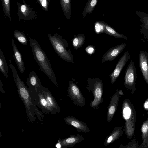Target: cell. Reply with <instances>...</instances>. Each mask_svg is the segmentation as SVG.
<instances>
[{
  "label": "cell",
  "mask_w": 148,
  "mask_h": 148,
  "mask_svg": "<svg viewBox=\"0 0 148 148\" xmlns=\"http://www.w3.org/2000/svg\"><path fill=\"white\" fill-rule=\"evenodd\" d=\"M144 107L147 108H148V101L146 102L145 103Z\"/></svg>",
  "instance_id": "obj_33"
},
{
  "label": "cell",
  "mask_w": 148,
  "mask_h": 148,
  "mask_svg": "<svg viewBox=\"0 0 148 148\" xmlns=\"http://www.w3.org/2000/svg\"><path fill=\"white\" fill-rule=\"evenodd\" d=\"M98 0H89L86 5L82 13L83 18L87 14H90L93 10Z\"/></svg>",
  "instance_id": "obj_23"
},
{
  "label": "cell",
  "mask_w": 148,
  "mask_h": 148,
  "mask_svg": "<svg viewBox=\"0 0 148 148\" xmlns=\"http://www.w3.org/2000/svg\"><path fill=\"white\" fill-rule=\"evenodd\" d=\"M13 35L14 37L22 44L27 45L28 40L23 32L15 30L13 32Z\"/></svg>",
  "instance_id": "obj_22"
},
{
  "label": "cell",
  "mask_w": 148,
  "mask_h": 148,
  "mask_svg": "<svg viewBox=\"0 0 148 148\" xmlns=\"http://www.w3.org/2000/svg\"><path fill=\"white\" fill-rule=\"evenodd\" d=\"M67 92L69 97L75 105L81 107L85 105L84 97L78 86L72 81L69 82Z\"/></svg>",
  "instance_id": "obj_5"
},
{
  "label": "cell",
  "mask_w": 148,
  "mask_h": 148,
  "mask_svg": "<svg viewBox=\"0 0 148 148\" xmlns=\"http://www.w3.org/2000/svg\"><path fill=\"white\" fill-rule=\"evenodd\" d=\"M56 147L58 148H61V145L60 143L58 141V142L57 143L56 145Z\"/></svg>",
  "instance_id": "obj_32"
},
{
  "label": "cell",
  "mask_w": 148,
  "mask_h": 148,
  "mask_svg": "<svg viewBox=\"0 0 148 148\" xmlns=\"http://www.w3.org/2000/svg\"><path fill=\"white\" fill-rule=\"evenodd\" d=\"M86 88L89 92H92L94 97L89 104L90 106L95 109L98 110L100 108L99 106L103 101L102 81L98 78H88Z\"/></svg>",
  "instance_id": "obj_4"
},
{
  "label": "cell",
  "mask_w": 148,
  "mask_h": 148,
  "mask_svg": "<svg viewBox=\"0 0 148 148\" xmlns=\"http://www.w3.org/2000/svg\"><path fill=\"white\" fill-rule=\"evenodd\" d=\"M85 50L88 54H91L94 53V48L92 46H89L85 49Z\"/></svg>",
  "instance_id": "obj_29"
},
{
  "label": "cell",
  "mask_w": 148,
  "mask_h": 148,
  "mask_svg": "<svg viewBox=\"0 0 148 148\" xmlns=\"http://www.w3.org/2000/svg\"><path fill=\"white\" fill-rule=\"evenodd\" d=\"M137 78V71L134 63L131 60L129 63L125 75V85L127 87H132L135 84Z\"/></svg>",
  "instance_id": "obj_7"
},
{
  "label": "cell",
  "mask_w": 148,
  "mask_h": 148,
  "mask_svg": "<svg viewBox=\"0 0 148 148\" xmlns=\"http://www.w3.org/2000/svg\"><path fill=\"white\" fill-rule=\"evenodd\" d=\"M148 130V125L147 124L145 123L142 126V131L143 134H145Z\"/></svg>",
  "instance_id": "obj_31"
},
{
  "label": "cell",
  "mask_w": 148,
  "mask_h": 148,
  "mask_svg": "<svg viewBox=\"0 0 148 148\" xmlns=\"http://www.w3.org/2000/svg\"><path fill=\"white\" fill-rule=\"evenodd\" d=\"M140 32L143 34L144 38L148 41V31L143 29L141 28Z\"/></svg>",
  "instance_id": "obj_30"
},
{
  "label": "cell",
  "mask_w": 148,
  "mask_h": 148,
  "mask_svg": "<svg viewBox=\"0 0 148 148\" xmlns=\"http://www.w3.org/2000/svg\"><path fill=\"white\" fill-rule=\"evenodd\" d=\"M9 66L19 97L25 106L26 115L28 120L32 123L34 122L35 119V116L36 115L42 121L43 115L34 102L28 88L20 79L14 65L10 63Z\"/></svg>",
  "instance_id": "obj_1"
},
{
  "label": "cell",
  "mask_w": 148,
  "mask_h": 148,
  "mask_svg": "<svg viewBox=\"0 0 148 148\" xmlns=\"http://www.w3.org/2000/svg\"><path fill=\"white\" fill-rule=\"evenodd\" d=\"M137 13L141 18V21L143 24L140 25L141 28L148 31V15L144 12H137Z\"/></svg>",
  "instance_id": "obj_24"
},
{
  "label": "cell",
  "mask_w": 148,
  "mask_h": 148,
  "mask_svg": "<svg viewBox=\"0 0 148 148\" xmlns=\"http://www.w3.org/2000/svg\"><path fill=\"white\" fill-rule=\"evenodd\" d=\"M84 139V137L82 135H70L66 138L60 139L59 142L61 145V148H67L73 146L75 144L81 142Z\"/></svg>",
  "instance_id": "obj_13"
},
{
  "label": "cell",
  "mask_w": 148,
  "mask_h": 148,
  "mask_svg": "<svg viewBox=\"0 0 148 148\" xmlns=\"http://www.w3.org/2000/svg\"><path fill=\"white\" fill-rule=\"evenodd\" d=\"M42 92L47 100L50 113L52 114L59 113L60 112V107L56 99L47 87H44Z\"/></svg>",
  "instance_id": "obj_8"
},
{
  "label": "cell",
  "mask_w": 148,
  "mask_h": 148,
  "mask_svg": "<svg viewBox=\"0 0 148 148\" xmlns=\"http://www.w3.org/2000/svg\"><path fill=\"white\" fill-rule=\"evenodd\" d=\"M26 83L30 92H36L42 90L44 86L42 84L40 79L35 72L32 70L26 78Z\"/></svg>",
  "instance_id": "obj_9"
},
{
  "label": "cell",
  "mask_w": 148,
  "mask_h": 148,
  "mask_svg": "<svg viewBox=\"0 0 148 148\" xmlns=\"http://www.w3.org/2000/svg\"><path fill=\"white\" fill-rule=\"evenodd\" d=\"M103 33L113 36L116 38H122L126 40L128 39V38L127 37L122 34L118 33L105 23H103Z\"/></svg>",
  "instance_id": "obj_18"
},
{
  "label": "cell",
  "mask_w": 148,
  "mask_h": 148,
  "mask_svg": "<svg viewBox=\"0 0 148 148\" xmlns=\"http://www.w3.org/2000/svg\"><path fill=\"white\" fill-rule=\"evenodd\" d=\"M131 58L128 51H126L120 59L114 71L110 75V78L112 85L119 76L120 73L125 64Z\"/></svg>",
  "instance_id": "obj_6"
},
{
  "label": "cell",
  "mask_w": 148,
  "mask_h": 148,
  "mask_svg": "<svg viewBox=\"0 0 148 148\" xmlns=\"http://www.w3.org/2000/svg\"><path fill=\"white\" fill-rule=\"evenodd\" d=\"M0 71L7 78L8 68L5 57L1 49H0Z\"/></svg>",
  "instance_id": "obj_21"
},
{
  "label": "cell",
  "mask_w": 148,
  "mask_h": 148,
  "mask_svg": "<svg viewBox=\"0 0 148 148\" xmlns=\"http://www.w3.org/2000/svg\"><path fill=\"white\" fill-rule=\"evenodd\" d=\"M64 120L66 124L74 127L79 132L88 133L90 131L88 126L86 123L72 116L65 117Z\"/></svg>",
  "instance_id": "obj_12"
},
{
  "label": "cell",
  "mask_w": 148,
  "mask_h": 148,
  "mask_svg": "<svg viewBox=\"0 0 148 148\" xmlns=\"http://www.w3.org/2000/svg\"><path fill=\"white\" fill-rule=\"evenodd\" d=\"M2 5L4 8L5 13L6 15L10 18V0H2Z\"/></svg>",
  "instance_id": "obj_25"
},
{
  "label": "cell",
  "mask_w": 148,
  "mask_h": 148,
  "mask_svg": "<svg viewBox=\"0 0 148 148\" xmlns=\"http://www.w3.org/2000/svg\"><path fill=\"white\" fill-rule=\"evenodd\" d=\"M85 38V36L83 34L75 35L72 40V45L74 48L77 50L81 47L84 42Z\"/></svg>",
  "instance_id": "obj_19"
},
{
  "label": "cell",
  "mask_w": 148,
  "mask_h": 148,
  "mask_svg": "<svg viewBox=\"0 0 148 148\" xmlns=\"http://www.w3.org/2000/svg\"><path fill=\"white\" fill-rule=\"evenodd\" d=\"M121 129L116 127L105 140L104 145L106 146L118 138L121 134Z\"/></svg>",
  "instance_id": "obj_17"
},
{
  "label": "cell",
  "mask_w": 148,
  "mask_h": 148,
  "mask_svg": "<svg viewBox=\"0 0 148 148\" xmlns=\"http://www.w3.org/2000/svg\"><path fill=\"white\" fill-rule=\"evenodd\" d=\"M43 89L36 92H30L34 102L45 114H49L47 100L42 92Z\"/></svg>",
  "instance_id": "obj_10"
},
{
  "label": "cell",
  "mask_w": 148,
  "mask_h": 148,
  "mask_svg": "<svg viewBox=\"0 0 148 148\" xmlns=\"http://www.w3.org/2000/svg\"><path fill=\"white\" fill-rule=\"evenodd\" d=\"M119 93L118 91L114 94L111 99L108 108L107 113V121L110 122L112 119L115 112L119 100Z\"/></svg>",
  "instance_id": "obj_14"
},
{
  "label": "cell",
  "mask_w": 148,
  "mask_h": 148,
  "mask_svg": "<svg viewBox=\"0 0 148 148\" xmlns=\"http://www.w3.org/2000/svg\"><path fill=\"white\" fill-rule=\"evenodd\" d=\"M131 114V110L129 108L127 107L124 108L123 110V115L125 119L129 118Z\"/></svg>",
  "instance_id": "obj_27"
},
{
  "label": "cell",
  "mask_w": 148,
  "mask_h": 148,
  "mask_svg": "<svg viewBox=\"0 0 148 148\" xmlns=\"http://www.w3.org/2000/svg\"><path fill=\"white\" fill-rule=\"evenodd\" d=\"M20 10L21 12L24 13V15H27V13H28L27 11H28V7L25 5H22L20 7Z\"/></svg>",
  "instance_id": "obj_28"
},
{
  "label": "cell",
  "mask_w": 148,
  "mask_h": 148,
  "mask_svg": "<svg viewBox=\"0 0 148 148\" xmlns=\"http://www.w3.org/2000/svg\"><path fill=\"white\" fill-rule=\"evenodd\" d=\"M11 40L14 53V58L20 72L23 73L25 71V67L21 54L17 47L14 39L12 38Z\"/></svg>",
  "instance_id": "obj_16"
},
{
  "label": "cell",
  "mask_w": 148,
  "mask_h": 148,
  "mask_svg": "<svg viewBox=\"0 0 148 148\" xmlns=\"http://www.w3.org/2000/svg\"><path fill=\"white\" fill-rule=\"evenodd\" d=\"M49 40L54 50L64 60L74 63L73 56L70 49L68 48V43L60 35L55 34L52 36L48 34Z\"/></svg>",
  "instance_id": "obj_3"
},
{
  "label": "cell",
  "mask_w": 148,
  "mask_h": 148,
  "mask_svg": "<svg viewBox=\"0 0 148 148\" xmlns=\"http://www.w3.org/2000/svg\"><path fill=\"white\" fill-rule=\"evenodd\" d=\"M29 38V43L32 53L35 60L39 66L40 70L43 71L55 85L57 86L56 75L46 54L34 38L32 39L30 37Z\"/></svg>",
  "instance_id": "obj_2"
},
{
  "label": "cell",
  "mask_w": 148,
  "mask_h": 148,
  "mask_svg": "<svg viewBox=\"0 0 148 148\" xmlns=\"http://www.w3.org/2000/svg\"><path fill=\"white\" fill-rule=\"evenodd\" d=\"M63 12L66 18L69 19L71 14V7L70 0H60Z\"/></svg>",
  "instance_id": "obj_20"
},
{
  "label": "cell",
  "mask_w": 148,
  "mask_h": 148,
  "mask_svg": "<svg viewBox=\"0 0 148 148\" xmlns=\"http://www.w3.org/2000/svg\"><path fill=\"white\" fill-rule=\"evenodd\" d=\"M126 46V43H122L110 49L103 56L101 63L113 60L122 52Z\"/></svg>",
  "instance_id": "obj_11"
},
{
  "label": "cell",
  "mask_w": 148,
  "mask_h": 148,
  "mask_svg": "<svg viewBox=\"0 0 148 148\" xmlns=\"http://www.w3.org/2000/svg\"><path fill=\"white\" fill-rule=\"evenodd\" d=\"M147 55V63H148V53L147 52H146Z\"/></svg>",
  "instance_id": "obj_34"
},
{
  "label": "cell",
  "mask_w": 148,
  "mask_h": 148,
  "mask_svg": "<svg viewBox=\"0 0 148 148\" xmlns=\"http://www.w3.org/2000/svg\"><path fill=\"white\" fill-rule=\"evenodd\" d=\"M96 22L95 25V30L97 34L103 33L104 24L103 22Z\"/></svg>",
  "instance_id": "obj_26"
},
{
  "label": "cell",
  "mask_w": 148,
  "mask_h": 148,
  "mask_svg": "<svg viewBox=\"0 0 148 148\" xmlns=\"http://www.w3.org/2000/svg\"><path fill=\"white\" fill-rule=\"evenodd\" d=\"M146 52L143 51H140L139 55V62L143 78L148 84V65Z\"/></svg>",
  "instance_id": "obj_15"
}]
</instances>
